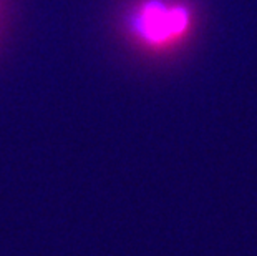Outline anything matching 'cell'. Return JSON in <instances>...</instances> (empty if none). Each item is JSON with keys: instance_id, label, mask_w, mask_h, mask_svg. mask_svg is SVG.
Listing matches in <instances>:
<instances>
[{"instance_id": "6da1fadb", "label": "cell", "mask_w": 257, "mask_h": 256, "mask_svg": "<svg viewBox=\"0 0 257 256\" xmlns=\"http://www.w3.org/2000/svg\"><path fill=\"white\" fill-rule=\"evenodd\" d=\"M191 25V10L179 0H140L124 19L128 35L151 52L178 45L189 34Z\"/></svg>"}]
</instances>
